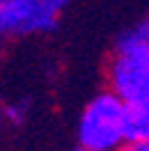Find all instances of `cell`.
Here are the masks:
<instances>
[{
  "instance_id": "7a4b0ae2",
  "label": "cell",
  "mask_w": 149,
  "mask_h": 151,
  "mask_svg": "<svg viewBox=\"0 0 149 151\" xmlns=\"http://www.w3.org/2000/svg\"><path fill=\"white\" fill-rule=\"evenodd\" d=\"M76 140L85 151H119L126 142V103L110 89L94 94L78 117Z\"/></svg>"
},
{
  "instance_id": "ba28073f",
  "label": "cell",
  "mask_w": 149,
  "mask_h": 151,
  "mask_svg": "<svg viewBox=\"0 0 149 151\" xmlns=\"http://www.w3.org/2000/svg\"><path fill=\"white\" fill-rule=\"evenodd\" d=\"M147 44H149V23H147Z\"/></svg>"
},
{
  "instance_id": "9c48e42d",
  "label": "cell",
  "mask_w": 149,
  "mask_h": 151,
  "mask_svg": "<svg viewBox=\"0 0 149 151\" xmlns=\"http://www.w3.org/2000/svg\"><path fill=\"white\" fill-rule=\"evenodd\" d=\"M74 151H85V149H80V147H76V149H74Z\"/></svg>"
},
{
  "instance_id": "277c9868",
  "label": "cell",
  "mask_w": 149,
  "mask_h": 151,
  "mask_svg": "<svg viewBox=\"0 0 149 151\" xmlns=\"http://www.w3.org/2000/svg\"><path fill=\"white\" fill-rule=\"evenodd\" d=\"M149 137V96L126 103V142Z\"/></svg>"
},
{
  "instance_id": "5b68a950",
  "label": "cell",
  "mask_w": 149,
  "mask_h": 151,
  "mask_svg": "<svg viewBox=\"0 0 149 151\" xmlns=\"http://www.w3.org/2000/svg\"><path fill=\"white\" fill-rule=\"evenodd\" d=\"M28 112H30V101H12L2 108V122H9L14 126H21V124L28 119Z\"/></svg>"
},
{
  "instance_id": "6da1fadb",
  "label": "cell",
  "mask_w": 149,
  "mask_h": 151,
  "mask_svg": "<svg viewBox=\"0 0 149 151\" xmlns=\"http://www.w3.org/2000/svg\"><path fill=\"white\" fill-rule=\"evenodd\" d=\"M106 83L124 103L149 96V44L147 23L122 32L106 64Z\"/></svg>"
},
{
  "instance_id": "8992f818",
  "label": "cell",
  "mask_w": 149,
  "mask_h": 151,
  "mask_svg": "<svg viewBox=\"0 0 149 151\" xmlns=\"http://www.w3.org/2000/svg\"><path fill=\"white\" fill-rule=\"evenodd\" d=\"M119 151H149V137H140V140H129L124 142Z\"/></svg>"
},
{
  "instance_id": "3957f363",
  "label": "cell",
  "mask_w": 149,
  "mask_h": 151,
  "mask_svg": "<svg viewBox=\"0 0 149 151\" xmlns=\"http://www.w3.org/2000/svg\"><path fill=\"white\" fill-rule=\"evenodd\" d=\"M67 7L69 0H0V39L53 32Z\"/></svg>"
},
{
  "instance_id": "52a82bcc",
  "label": "cell",
  "mask_w": 149,
  "mask_h": 151,
  "mask_svg": "<svg viewBox=\"0 0 149 151\" xmlns=\"http://www.w3.org/2000/svg\"><path fill=\"white\" fill-rule=\"evenodd\" d=\"M0 126H2V105H0Z\"/></svg>"
}]
</instances>
